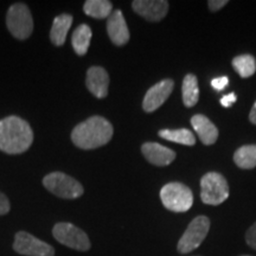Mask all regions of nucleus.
<instances>
[{
	"label": "nucleus",
	"instance_id": "28",
	"mask_svg": "<svg viewBox=\"0 0 256 256\" xmlns=\"http://www.w3.org/2000/svg\"><path fill=\"white\" fill-rule=\"evenodd\" d=\"M249 120H250L254 124H256V102L254 104V106H252L250 114H249Z\"/></svg>",
	"mask_w": 256,
	"mask_h": 256
},
{
	"label": "nucleus",
	"instance_id": "21",
	"mask_svg": "<svg viewBox=\"0 0 256 256\" xmlns=\"http://www.w3.org/2000/svg\"><path fill=\"white\" fill-rule=\"evenodd\" d=\"M234 162L241 168H254L256 166V145H246L240 147L234 154Z\"/></svg>",
	"mask_w": 256,
	"mask_h": 256
},
{
	"label": "nucleus",
	"instance_id": "20",
	"mask_svg": "<svg viewBox=\"0 0 256 256\" xmlns=\"http://www.w3.org/2000/svg\"><path fill=\"white\" fill-rule=\"evenodd\" d=\"M159 136L162 139L174 142L180 145L194 146L196 144V138L191 130L180 128V130H162L159 132Z\"/></svg>",
	"mask_w": 256,
	"mask_h": 256
},
{
	"label": "nucleus",
	"instance_id": "5",
	"mask_svg": "<svg viewBox=\"0 0 256 256\" xmlns=\"http://www.w3.org/2000/svg\"><path fill=\"white\" fill-rule=\"evenodd\" d=\"M229 197L226 178L217 172H209L200 180V198L204 204L220 206Z\"/></svg>",
	"mask_w": 256,
	"mask_h": 256
},
{
	"label": "nucleus",
	"instance_id": "4",
	"mask_svg": "<svg viewBox=\"0 0 256 256\" xmlns=\"http://www.w3.org/2000/svg\"><path fill=\"white\" fill-rule=\"evenodd\" d=\"M43 185L51 194L66 200H75L83 194V186L75 178L63 174V172H52L46 176Z\"/></svg>",
	"mask_w": 256,
	"mask_h": 256
},
{
	"label": "nucleus",
	"instance_id": "15",
	"mask_svg": "<svg viewBox=\"0 0 256 256\" xmlns=\"http://www.w3.org/2000/svg\"><path fill=\"white\" fill-rule=\"evenodd\" d=\"M191 124L204 145H212L216 142L218 138V130L206 116L202 114L194 115L192 116Z\"/></svg>",
	"mask_w": 256,
	"mask_h": 256
},
{
	"label": "nucleus",
	"instance_id": "2",
	"mask_svg": "<svg viewBox=\"0 0 256 256\" xmlns=\"http://www.w3.org/2000/svg\"><path fill=\"white\" fill-rule=\"evenodd\" d=\"M113 133V126L107 119L92 116L74 128L72 140L78 148L94 150L110 142Z\"/></svg>",
	"mask_w": 256,
	"mask_h": 256
},
{
	"label": "nucleus",
	"instance_id": "1",
	"mask_svg": "<svg viewBox=\"0 0 256 256\" xmlns=\"http://www.w3.org/2000/svg\"><path fill=\"white\" fill-rule=\"evenodd\" d=\"M34 142V132L26 121L18 116L0 120V151L8 154H20Z\"/></svg>",
	"mask_w": 256,
	"mask_h": 256
},
{
	"label": "nucleus",
	"instance_id": "11",
	"mask_svg": "<svg viewBox=\"0 0 256 256\" xmlns=\"http://www.w3.org/2000/svg\"><path fill=\"white\" fill-rule=\"evenodd\" d=\"M132 8L146 20L160 22L168 14V2L166 0H136L132 2Z\"/></svg>",
	"mask_w": 256,
	"mask_h": 256
},
{
	"label": "nucleus",
	"instance_id": "27",
	"mask_svg": "<svg viewBox=\"0 0 256 256\" xmlns=\"http://www.w3.org/2000/svg\"><path fill=\"white\" fill-rule=\"evenodd\" d=\"M226 4H228L226 0H210V2H208L211 11H218V10L224 8Z\"/></svg>",
	"mask_w": 256,
	"mask_h": 256
},
{
	"label": "nucleus",
	"instance_id": "26",
	"mask_svg": "<svg viewBox=\"0 0 256 256\" xmlns=\"http://www.w3.org/2000/svg\"><path fill=\"white\" fill-rule=\"evenodd\" d=\"M236 100H238V98H236L235 92H230V94L224 95L223 98H220V104H222L223 107L229 108V107H232L234 104H235Z\"/></svg>",
	"mask_w": 256,
	"mask_h": 256
},
{
	"label": "nucleus",
	"instance_id": "9",
	"mask_svg": "<svg viewBox=\"0 0 256 256\" xmlns=\"http://www.w3.org/2000/svg\"><path fill=\"white\" fill-rule=\"evenodd\" d=\"M14 249L18 254L25 256H55V249L52 246L26 232L16 234Z\"/></svg>",
	"mask_w": 256,
	"mask_h": 256
},
{
	"label": "nucleus",
	"instance_id": "12",
	"mask_svg": "<svg viewBox=\"0 0 256 256\" xmlns=\"http://www.w3.org/2000/svg\"><path fill=\"white\" fill-rule=\"evenodd\" d=\"M107 31L110 40L115 46H121L128 43L130 40V30L124 20L122 12L120 10H115L108 17Z\"/></svg>",
	"mask_w": 256,
	"mask_h": 256
},
{
	"label": "nucleus",
	"instance_id": "16",
	"mask_svg": "<svg viewBox=\"0 0 256 256\" xmlns=\"http://www.w3.org/2000/svg\"><path fill=\"white\" fill-rule=\"evenodd\" d=\"M72 24V17L66 14L57 16V17L54 19L52 26H51L50 31V40L52 42L54 46H60L66 43V34H68Z\"/></svg>",
	"mask_w": 256,
	"mask_h": 256
},
{
	"label": "nucleus",
	"instance_id": "6",
	"mask_svg": "<svg viewBox=\"0 0 256 256\" xmlns=\"http://www.w3.org/2000/svg\"><path fill=\"white\" fill-rule=\"evenodd\" d=\"M6 25L12 36L17 40H26L34 31V19L25 4H14L8 8L6 16Z\"/></svg>",
	"mask_w": 256,
	"mask_h": 256
},
{
	"label": "nucleus",
	"instance_id": "18",
	"mask_svg": "<svg viewBox=\"0 0 256 256\" xmlns=\"http://www.w3.org/2000/svg\"><path fill=\"white\" fill-rule=\"evenodd\" d=\"M83 11L89 17L96 19L108 18L113 12V5L108 0H87L83 5Z\"/></svg>",
	"mask_w": 256,
	"mask_h": 256
},
{
	"label": "nucleus",
	"instance_id": "3",
	"mask_svg": "<svg viewBox=\"0 0 256 256\" xmlns=\"http://www.w3.org/2000/svg\"><path fill=\"white\" fill-rule=\"evenodd\" d=\"M160 200L166 209L174 212H186L194 203V194L186 185L168 183L160 190Z\"/></svg>",
	"mask_w": 256,
	"mask_h": 256
},
{
	"label": "nucleus",
	"instance_id": "13",
	"mask_svg": "<svg viewBox=\"0 0 256 256\" xmlns=\"http://www.w3.org/2000/svg\"><path fill=\"white\" fill-rule=\"evenodd\" d=\"M86 86L88 90L95 98H104L108 95V87H110V76L107 72L101 66H92L87 72Z\"/></svg>",
	"mask_w": 256,
	"mask_h": 256
},
{
	"label": "nucleus",
	"instance_id": "10",
	"mask_svg": "<svg viewBox=\"0 0 256 256\" xmlns=\"http://www.w3.org/2000/svg\"><path fill=\"white\" fill-rule=\"evenodd\" d=\"M174 82L172 80H162L147 90L144 98L142 108L147 113H152L162 107L174 90Z\"/></svg>",
	"mask_w": 256,
	"mask_h": 256
},
{
	"label": "nucleus",
	"instance_id": "14",
	"mask_svg": "<svg viewBox=\"0 0 256 256\" xmlns=\"http://www.w3.org/2000/svg\"><path fill=\"white\" fill-rule=\"evenodd\" d=\"M142 152L150 162L156 166H168L176 159V152L156 142H145Z\"/></svg>",
	"mask_w": 256,
	"mask_h": 256
},
{
	"label": "nucleus",
	"instance_id": "8",
	"mask_svg": "<svg viewBox=\"0 0 256 256\" xmlns=\"http://www.w3.org/2000/svg\"><path fill=\"white\" fill-rule=\"evenodd\" d=\"M210 229V220L206 216H198L188 224L178 242V252L182 254L194 252L202 244Z\"/></svg>",
	"mask_w": 256,
	"mask_h": 256
},
{
	"label": "nucleus",
	"instance_id": "19",
	"mask_svg": "<svg viewBox=\"0 0 256 256\" xmlns=\"http://www.w3.org/2000/svg\"><path fill=\"white\" fill-rule=\"evenodd\" d=\"M183 102L186 107H194L200 98V88H198L197 78L194 74H188L183 80Z\"/></svg>",
	"mask_w": 256,
	"mask_h": 256
},
{
	"label": "nucleus",
	"instance_id": "7",
	"mask_svg": "<svg viewBox=\"0 0 256 256\" xmlns=\"http://www.w3.org/2000/svg\"><path fill=\"white\" fill-rule=\"evenodd\" d=\"M52 235L60 244L78 252H87L90 249V240L83 230L72 223H57L52 229Z\"/></svg>",
	"mask_w": 256,
	"mask_h": 256
},
{
	"label": "nucleus",
	"instance_id": "22",
	"mask_svg": "<svg viewBox=\"0 0 256 256\" xmlns=\"http://www.w3.org/2000/svg\"><path fill=\"white\" fill-rule=\"evenodd\" d=\"M232 66L241 78H250L256 72V60L252 55H240L232 60Z\"/></svg>",
	"mask_w": 256,
	"mask_h": 256
},
{
	"label": "nucleus",
	"instance_id": "29",
	"mask_svg": "<svg viewBox=\"0 0 256 256\" xmlns=\"http://www.w3.org/2000/svg\"><path fill=\"white\" fill-rule=\"evenodd\" d=\"M242 256H249V255H242Z\"/></svg>",
	"mask_w": 256,
	"mask_h": 256
},
{
	"label": "nucleus",
	"instance_id": "17",
	"mask_svg": "<svg viewBox=\"0 0 256 256\" xmlns=\"http://www.w3.org/2000/svg\"><path fill=\"white\" fill-rule=\"evenodd\" d=\"M92 28L87 24H81L74 31L72 37V44L75 52L80 56H84L90 46Z\"/></svg>",
	"mask_w": 256,
	"mask_h": 256
},
{
	"label": "nucleus",
	"instance_id": "25",
	"mask_svg": "<svg viewBox=\"0 0 256 256\" xmlns=\"http://www.w3.org/2000/svg\"><path fill=\"white\" fill-rule=\"evenodd\" d=\"M10 209H11V206H10L8 198L2 192H0V216L6 215Z\"/></svg>",
	"mask_w": 256,
	"mask_h": 256
},
{
	"label": "nucleus",
	"instance_id": "24",
	"mask_svg": "<svg viewBox=\"0 0 256 256\" xmlns=\"http://www.w3.org/2000/svg\"><path fill=\"white\" fill-rule=\"evenodd\" d=\"M228 84H229V78H226V76L214 78L212 81H211V87L215 89V90H218V92L223 90V89L226 88Z\"/></svg>",
	"mask_w": 256,
	"mask_h": 256
},
{
	"label": "nucleus",
	"instance_id": "23",
	"mask_svg": "<svg viewBox=\"0 0 256 256\" xmlns=\"http://www.w3.org/2000/svg\"><path fill=\"white\" fill-rule=\"evenodd\" d=\"M246 241H247L249 247L256 249V223L252 224L250 228L248 229L247 234H246Z\"/></svg>",
	"mask_w": 256,
	"mask_h": 256
}]
</instances>
